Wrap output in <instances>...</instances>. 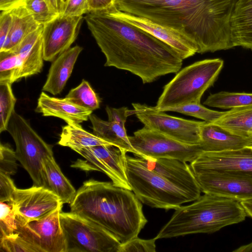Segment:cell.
<instances>
[{
  "mask_svg": "<svg viewBox=\"0 0 252 252\" xmlns=\"http://www.w3.org/2000/svg\"><path fill=\"white\" fill-rule=\"evenodd\" d=\"M88 29L106 58L105 66L128 71L149 83L177 73L183 60L172 47L105 11L87 14Z\"/></svg>",
  "mask_w": 252,
  "mask_h": 252,
  "instance_id": "1",
  "label": "cell"
},
{
  "mask_svg": "<svg viewBox=\"0 0 252 252\" xmlns=\"http://www.w3.org/2000/svg\"><path fill=\"white\" fill-rule=\"evenodd\" d=\"M236 0H116L119 10L173 29L189 38L197 53L234 48L230 19Z\"/></svg>",
  "mask_w": 252,
  "mask_h": 252,
  "instance_id": "2",
  "label": "cell"
},
{
  "mask_svg": "<svg viewBox=\"0 0 252 252\" xmlns=\"http://www.w3.org/2000/svg\"><path fill=\"white\" fill-rule=\"evenodd\" d=\"M70 208L109 231L121 243L138 237L148 221L134 192L109 182L85 181Z\"/></svg>",
  "mask_w": 252,
  "mask_h": 252,
  "instance_id": "3",
  "label": "cell"
},
{
  "mask_svg": "<svg viewBox=\"0 0 252 252\" xmlns=\"http://www.w3.org/2000/svg\"><path fill=\"white\" fill-rule=\"evenodd\" d=\"M247 216L239 201L204 193L192 203L176 209L155 238L214 233L226 226L243 221Z\"/></svg>",
  "mask_w": 252,
  "mask_h": 252,
  "instance_id": "4",
  "label": "cell"
},
{
  "mask_svg": "<svg viewBox=\"0 0 252 252\" xmlns=\"http://www.w3.org/2000/svg\"><path fill=\"white\" fill-rule=\"evenodd\" d=\"M126 171L131 190L142 203L152 208L175 210L200 196L149 169L141 158L126 155Z\"/></svg>",
  "mask_w": 252,
  "mask_h": 252,
  "instance_id": "5",
  "label": "cell"
},
{
  "mask_svg": "<svg viewBox=\"0 0 252 252\" xmlns=\"http://www.w3.org/2000/svg\"><path fill=\"white\" fill-rule=\"evenodd\" d=\"M223 64L221 59H205L184 67L164 87L155 107L160 110L200 103L205 92L217 79Z\"/></svg>",
  "mask_w": 252,
  "mask_h": 252,
  "instance_id": "6",
  "label": "cell"
},
{
  "mask_svg": "<svg viewBox=\"0 0 252 252\" xmlns=\"http://www.w3.org/2000/svg\"><path fill=\"white\" fill-rule=\"evenodd\" d=\"M66 252H119L121 243L109 231L76 213L62 212Z\"/></svg>",
  "mask_w": 252,
  "mask_h": 252,
  "instance_id": "7",
  "label": "cell"
},
{
  "mask_svg": "<svg viewBox=\"0 0 252 252\" xmlns=\"http://www.w3.org/2000/svg\"><path fill=\"white\" fill-rule=\"evenodd\" d=\"M7 131L15 142L17 159L30 175L33 185L43 187V162L46 158L53 156L52 146L15 110Z\"/></svg>",
  "mask_w": 252,
  "mask_h": 252,
  "instance_id": "8",
  "label": "cell"
},
{
  "mask_svg": "<svg viewBox=\"0 0 252 252\" xmlns=\"http://www.w3.org/2000/svg\"><path fill=\"white\" fill-rule=\"evenodd\" d=\"M128 138L135 155L143 158H174L190 163L203 152L199 144L182 143L145 126Z\"/></svg>",
  "mask_w": 252,
  "mask_h": 252,
  "instance_id": "9",
  "label": "cell"
},
{
  "mask_svg": "<svg viewBox=\"0 0 252 252\" xmlns=\"http://www.w3.org/2000/svg\"><path fill=\"white\" fill-rule=\"evenodd\" d=\"M132 105V115H135L145 126L185 144H199L200 128L204 121L172 116L145 104L133 103Z\"/></svg>",
  "mask_w": 252,
  "mask_h": 252,
  "instance_id": "10",
  "label": "cell"
},
{
  "mask_svg": "<svg viewBox=\"0 0 252 252\" xmlns=\"http://www.w3.org/2000/svg\"><path fill=\"white\" fill-rule=\"evenodd\" d=\"M76 152L85 159H77L71 167L86 171H101L114 186L131 190L126 175V151L113 145H101Z\"/></svg>",
  "mask_w": 252,
  "mask_h": 252,
  "instance_id": "11",
  "label": "cell"
},
{
  "mask_svg": "<svg viewBox=\"0 0 252 252\" xmlns=\"http://www.w3.org/2000/svg\"><path fill=\"white\" fill-rule=\"evenodd\" d=\"M10 202L16 214L17 224L39 220L62 208L57 195L41 186L28 189L16 188Z\"/></svg>",
  "mask_w": 252,
  "mask_h": 252,
  "instance_id": "12",
  "label": "cell"
},
{
  "mask_svg": "<svg viewBox=\"0 0 252 252\" xmlns=\"http://www.w3.org/2000/svg\"><path fill=\"white\" fill-rule=\"evenodd\" d=\"M62 208L39 220L17 224V232L37 252H66V242L60 221Z\"/></svg>",
  "mask_w": 252,
  "mask_h": 252,
  "instance_id": "13",
  "label": "cell"
},
{
  "mask_svg": "<svg viewBox=\"0 0 252 252\" xmlns=\"http://www.w3.org/2000/svg\"><path fill=\"white\" fill-rule=\"evenodd\" d=\"M204 193L222 196L240 202L252 199V173L217 171L194 174Z\"/></svg>",
  "mask_w": 252,
  "mask_h": 252,
  "instance_id": "14",
  "label": "cell"
},
{
  "mask_svg": "<svg viewBox=\"0 0 252 252\" xmlns=\"http://www.w3.org/2000/svg\"><path fill=\"white\" fill-rule=\"evenodd\" d=\"M105 11L109 15L146 32L175 50L183 60L197 53L195 44L188 37L173 29L158 24L147 18L118 9L115 5Z\"/></svg>",
  "mask_w": 252,
  "mask_h": 252,
  "instance_id": "15",
  "label": "cell"
},
{
  "mask_svg": "<svg viewBox=\"0 0 252 252\" xmlns=\"http://www.w3.org/2000/svg\"><path fill=\"white\" fill-rule=\"evenodd\" d=\"M83 16L60 15L43 26L44 60L51 62L70 48L79 32Z\"/></svg>",
  "mask_w": 252,
  "mask_h": 252,
  "instance_id": "16",
  "label": "cell"
},
{
  "mask_svg": "<svg viewBox=\"0 0 252 252\" xmlns=\"http://www.w3.org/2000/svg\"><path fill=\"white\" fill-rule=\"evenodd\" d=\"M194 174L217 171L252 173V146L219 152H202L189 164Z\"/></svg>",
  "mask_w": 252,
  "mask_h": 252,
  "instance_id": "17",
  "label": "cell"
},
{
  "mask_svg": "<svg viewBox=\"0 0 252 252\" xmlns=\"http://www.w3.org/2000/svg\"><path fill=\"white\" fill-rule=\"evenodd\" d=\"M144 165L171 183L199 195L201 189L189 164L177 159L143 158Z\"/></svg>",
  "mask_w": 252,
  "mask_h": 252,
  "instance_id": "18",
  "label": "cell"
},
{
  "mask_svg": "<svg viewBox=\"0 0 252 252\" xmlns=\"http://www.w3.org/2000/svg\"><path fill=\"white\" fill-rule=\"evenodd\" d=\"M199 145L206 152H219L252 146V138L233 133L215 123L204 122Z\"/></svg>",
  "mask_w": 252,
  "mask_h": 252,
  "instance_id": "19",
  "label": "cell"
},
{
  "mask_svg": "<svg viewBox=\"0 0 252 252\" xmlns=\"http://www.w3.org/2000/svg\"><path fill=\"white\" fill-rule=\"evenodd\" d=\"M43 26L27 35L12 52L20 62L19 79L40 73L43 66L44 51L42 33Z\"/></svg>",
  "mask_w": 252,
  "mask_h": 252,
  "instance_id": "20",
  "label": "cell"
},
{
  "mask_svg": "<svg viewBox=\"0 0 252 252\" xmlns=\"http://www.w3.org/2000/svg\"><path fill=\"white\" fill-rule=\"evenodd\" d=\"M35 111L44 116L61 118L67 124H80L87 121L93 112L69 101L65 98L50 96L44 92L40 94Z\"/></svg>",
  "mask_w": 252,
  "mask_h": 252,
  "instance_id": "21",
  "label": "cell"
},
{
  "mask_svg": "<svg viewBox=\"0 0 252 252\" xmlns=\"http://www.w3.org/2000/svg\"><path fill=\"white\" fill-rule=\"evenodd\" d=\"M83 48L78 45L69 48L53 62L42 91L53 95L59 94L63 89L71 74L76 60Z\"/></svg>",
  "mask_w": 252,
  "mask_h": 252,
  "instance_id": "22",
  "label": "cell"
},
{
  "mask_svg": "<svg viewBox=\"0 0 252 252\" xmlns=\"http://www.w3.org/2000/svg\"><path fill=\"white\" fill-rule=\"evenodd\" d=\"M234 47L252 50V0H236L230 19Z\"/></svg>",
  "mask_w": 252,
  "mask_h": 252,
  "instance_id": "23",
  "label": "cell"
},
{
  "mask_svg": "<svg viewBox=\"0 0 252 252\" xmlns=\"http://www.w3.org/2000/svg\"><path fill=\"white\" fill-rule=\"evenodd\" d=\"M43 187L58 196L63 204H70L76 191L62 172L54 156L44 160L43 166Z\"/></svg>",
  "mask_w": 252,
  "mask_h": 252,
  "instance_id": "24",
  "label": "cell"
},
{
  "mask_svg": "<svg viewBox=\"0 0 252 252\" xmlns=\"http://www.w3.org/2000/svg\"><path fill=\"white\" fill-rule=\"evenodd\" d=\"M10 11L12 15L11 28L0 52L14 50L27 35L41 26L34 20L23 4Z\"/></svg>",
  "mask_w": 252,
  "mask_h": 252,
  "instance_id": "25",
  "label": "cell"
},
{
  "mask_svg": "<svg viewBox=\"0 0 252 252\" xmlns=\"http://www.w3.org/2000/svg\"><path fill=\"white\" fill-rule=\"evenodd\" d=\"M89 119L92 124L93 133L127 152L133 153V149L126 134L125 126L109 121H104L91 114Z\"/></svg>",
  "mask_w": 252,
  "mask_h": 252,
  "instance_id": "26",
  "label": "cell"
},
{
  "mask_svg": "<svg viewBox=\"0 0 252 252\" xmlns=\"http://www.w3.org/2000/svg\"><path fill=\"white\" fill-rule=\"evenodd\" d=\"M58 144L74 150L101 145H113L85 130L77 123L67 124L62 127Z\"/></svg>",
  "mask_w": 252,
  "mask_h": 252,
  "instance_id": "27",
  "label": "cell"
},
{
  "mask_svg": "<svg viewBox=\"0 0 252 252\" xmlns=\"http://www.w3.org/2000/svg\"><path fill=\"white\" fill-rule=\"evenodd\" d=\"M213 123L237 134L250 137L252 132V105L229 109Z\"/></svg>",
  "mask_w": 252,
  "mask_h": 252,
  "instance_id": "28",
  "label": "cell"
},
{
  "mask_svg": "<svg viewBox=\"0 0 252 252\" xmlns=\"http://www.w3.org/2000/svg\"><path fill=\"white\" fill-rule=\"evenodd\" d=\"M203 104L222 109L250 106L252 105V93L220 92L210 94Z\"/></svg>",
  "mask_w": 252,
  "mask_h": 252,
  "instance_id": "29",
  "label": "cell"
},
{
  "mask_svg": "<svg viewBox=\"0 0 252 252\" xmlns=\"http://www.w3.org/2000/svg\"><path fill=\"white\" fill-rule=\"evenodd\" d=\"M65 98L77 105L92 111L99 108V97L90 83L84 79L77 87L70 90Z\"/></svg>",
  "mask_w": 252,
  "mask_h": 252,
  "instance_id": "30",
  "label": "cell"
},
{
  "mask_svg": "<svg viewBox=\"0 0 252 252\" xmlns=\"http://www.w3.org/2000/svg\"><path fill=\"white\" fill-rule=\"evenodd\" d=\"M20 62L17 54L12 51L0 52V82L10 84L18 81Z\"/></svg>",
  "mask_w": 252,
  "mask_h": 252,
  "instance_id": "31",
  "label": "cell"
},
{
  "mask_svg": "<svg viewBox=\"0 0 252 252\" xmlns=\"http://www.w3.org/2000/svg\"><path fill=\"white\" fill-rule=\"evenodd\" d=\"M16 98L11 84L0 82V132L7 130L11 115L14 111Z\"/></svg>",
  "mask_w": 252,
  "mask_h": 252,
  "instance_id": "32",
  "label": "cell"
},
{
  "mask_svg": "<svg viewBox=\"0 0 252 252\" xmlns=\"http://www.w3.org/2000/svg\"><path fill=\"white\" fill-rule=\"evenodd\" d=\"M159 111H173L204 120L207 123H213L224 112L208 109L200 103H190L179 106L166 108Z\"/></svg>",
  "mask_w": 252,
  "mask_h": 252,
  "instance_id": "33",
  "label": "cell"
},
{
  "mask_svg": "<svg viewBox=\"0 0 252 252\" xmlns=\"http://www.w3.org/2000/svg\"><path fill=\"white\" fill-rule=\"evenodd\" d=\"M23 5L40 25L44 26L59 15L52 10L45 0H26Z\"/></svg>",
  "mask_w": 252,
  "mask_h": 252,
  "instance_id": "34",
  "label": "cell"
},
{
  "mask_svg": "<svg viewBox=\"0 0 252 252\" xmlns=\"http://www.w3.org/2000/svg\"><path fill=\"white\" fill-rule=\"evenodd\" d=\"M0 239L9 235L17 230L16 214L12 204L0 202Z\"/></svg>",
  "mask_w": 252,
  "mask_h": 252,
  "instance_id": "35",
  "label": "cell"
},
{
  "mask_svg": "<svg viewBox=\"0 0 252 252\" xmlns=\"http://www.w3.org/2000/svg\"><path fill=\"white\" fill-rule=\"evenodd\" d=\"M0 252H37L17 232L0 239Z\"/></svg>",
  "mask_w": 252,
  "mask_h": 252,
  "instance_id": "36",
  "label": "cell"
},
{
  "mask_svg": "<svg viewBox=\"0 0 252 252\" xmlns=\"http://www.w3.org/2000/svg\"><path fill=\"white\" fill-rule=\"evenodd\" d=\"M15 151L6 144L0 145V173L9 176L15 174L17 169Z\"/></svg>",
  "mask_w": 252,
  "mask_h": 252,
  "instance_id": "37",
  "label": "cell"
},
{
  "mask_svg": "<svg viewBox=\"0 0 252 252\" xmlns=\"http://www.w3.org/2000/svg\"><path fill=\"white\" fill-rule=\"evenodd\" d=\"M156 240L155 238L147 240L136 237L122 243L119 252H155Z\"/></svg>",
  "mask_w": 252,
  "mask_h": 252,
  "instance_id": "38",
  "label": "cell"
},
{
  "mask_svg": "<svg viewBox=\"0 0 252 252\" xmlns=\"http://www.w3.org/2000/svg\"><path fill=\"white\" fill-rule=\"evenodd\" d=\"M89 13L88 0H67L62 15L79 17Z\"/></svg>",
  "mask_w": 252,
  "mask_h": 252,
  "instance_id": "39",
  "label": "cell"
},
{
  "mask_svg": "<svg viewBox=\"0 0 252 252\" xmlns=\"http://www.w3.org/2000/svg\"><path fill=\"white\" fill-rule=\"evenodd\" d=\"M16 188L11 176L0 173V202H10Z\"/></svg>",
  "mask_w": 252,
  "mask_h": 252,
  "instance_id": "40",
  "label": "cell"
},
{
  "mask_svg": "<svg viewBox=\"0 0 252 252\" xmlns=\"http://www.w3.org/2000/svg\"><path fill=\"white\" fill-rule=\"evenodd\" d=\"M1 11L0 14V49L4 44L12 21V15L10 10Z\"/></svg>",
  "mask_w": 252,
  "mask_h": 252,
  "instance_id": "41",
  "label": "cell"
},
{
  "mask_svg": "<svg viewBox=\"0 0 252 252\" xmlns=\"http://www.w3.org/2000/svg\"><path fill=\"white\" fill-rule=\"evenodd\" d=\"M105 110L108 121L116 122L124 126H125L127 118L132 115L131 110L126 107L115 108L107 106Z\"/></svg>",
  "mask_w": 252,
  "mask_h": 252,
  "instance_id": "42",
  "label": "cell"
},
{
  "mask_svg": "<svg viewBox=\"0 0 252 252\" xmlns=\"http://www.w3.org/2000/svg\"><path fill=\"white\" fill-rule=\"evenodd\" d=\"M88 1L90 13H94L110 9L115 5L116 0H88Z\"/></svg>",
  "mask_w": 252,
  "mask_h": 252,
  "instance_id": "43",
  "label": "cell"
},
{
  "mask_svg": "<svg viewBox=\"0 0 252 252\" xmlns=\"http://www.w3.org/2000/svg\"><path fill=\"white\" fill-rule=\"evenodd\" d=\"M26 0H0V10L6 11L12 10L23 5Z\"/></svg>",
  "mask_w": 252,
  "mask_h": 252,
  "instance_id": "44",
  "label": "cell"
},
{
  "mask_svg": "<svg viewBox=\"0 0 252 252\" xmlns=\"http://www.w3.org/2000/svg\"><path fill=\"white\" fill-rule=\"evenodd\" d=\"M52 10L58 15H62L64 5L61 0H45Z\"/></svg>",
  "mask_w": 252,
  "mask_h": 252,
  "instance_id": "45",
  "label": "cell"
},
{
  "mask_svg": "<svg viewBox=\"0 0 252 252\" xmlns=\"http://www.w3.org/2000/svg\"><path fill=\"white\" fill-rule=\"evenodd\" d=\"M247 216L252 218V199L240 202Z\"/></svg>",
  "mask_w": 252,
  "mask_h": 252,
  "instance_id": "46",
  "label": "cell"
},
{
  "mask_svg": "<svg viewBox=\"0 0 252 252\" xmlns=\"http://www.w3.org/2000/svg\"><path fill=\"white\" fill-rule=\"evenodd\" d=\"M234 252H252V242L243 245L233 251Z\"/></svg>",
  "mask_w": 252,
  "mask_h": 252,
  "instance_id": "47",
  "label": "cell"
},
{
  "mask_svg": "<svg viewBox=\"0 0 252 252\" xmlns=\"http://www.w3.org/2000/svg\"><path fill=\"white\" fill-rule=\"evenodd\" d=\"M61 0L64 5V8L65 5L67 0Z\"/></svg>",
  "mask_w": 252,
  "mask_h": 252,
  "instance_id": "48",
  "label": "cell"
},
{
  "mask_svg": "<svg viewBox=\"0 0 252 252\" xmlns=\"http://www.w3.org/2000/svg\"><path fill=\"white\" fill-rule=\"evenodd\" d=\"M251 137L252 138V133H251Z\"/></svg>",
  "mask_w": 252,
  "mask_h": 252,
  "instance_id": "49",
  "label": "cell"
}]
</instances>
